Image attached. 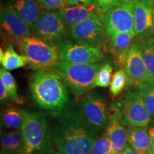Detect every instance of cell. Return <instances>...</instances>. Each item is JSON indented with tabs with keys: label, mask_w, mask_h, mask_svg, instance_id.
Instances as JSON below:
<instances>
[{
	"label": "cell",
	"mask_w": 154,
	"mask_h": 154,
	"mask_svg": "<svg viewBox=\"0 0 154 154\" xmlns=\"http://www.w3.org/2000/svg\"><path fill=\"white\" fill-rule=\"evenodd\" d=\"M51 131L58 149L66 154H90L96 139V131L75 103L56 116Z\"/></svg>",
	"instance_id": "cell-1"
},
{
	"label": "cell",
	"mask_w": 154,
	"mask_h": 154,
	"mask_svg": "<svg viewBox=\"0 0 154 154\" xmlns=\"http://www.w3.org/2000/svg\"><path fill=\"white\" fill-rule=\"evenodd\" d=\"M32 99L40 109L57 116L69 105V94L61 77L51 70H38L30 74Z\"/></svg>",
	"instance_id": "cell-2"
},
{
	"label": "cell",
	"mask_w": 154,
	"mask_h": 154,
	"mask_svg": "<svg viewBox=\"0 0 154 154\" xmlns=\"http://www.w3.org/2000/svg\"><path fill=\"white\" fill-rule=\"evenodd\" d=\"M24 149L21 154H42L52 143V131L43 113L24 109V121L21 128Z\"/></svg>",
	"instance_id": "cell-3"
},
{
	"label": "cell",
	"mask_w": 154,
	"mask_h": 154,
	"mask_svg": "<svg viewBox=\"0 0 154 154\" xmlns=\"http://www.w3.org/2000/svg\"><path fill=\"white\" fill-rule=\"evenodd\" d=\"M101 65L96 63H73L59 60L50 70L61 77L76 96L87 93L94 87V82Z\"/></svg>",
	"instance_id": "cell-4"
},
{
	"label": "cell",
	"mask_w": 154,
	"mask_h": 154,
	"mask_svg": "<svg viewBox=\"0 0 154 154\" xmlns=\"http://www.w3.org/2000/svg\"><path fill=\"white\" fill-rule=\"evenodd\" d=\"M22 55L25 57L29 67L34 70L51 69L60 60L57 46L47 43L34 36L24 38L16 42Z\"/></svg>",
	"instance_id": "cell-5"
},
{
	"label": "cell",
	"mask_w": 154,
	"mask_h": 154,
	"mask_svg": "<svg viewBox=\"0 0 154 154\" xmlns=\"http://www.w3.org/2000/svg\"><path fill=\"white\" fill-rule=\"evenodd\" d=\"M134 8V1L122 0L105 13L103 21L109 37L121 33H129L136 36Z\"/></svg>",
	"instance_id": "cell-6"
},
{
	"label": "cell",
	"mask_w": 154,
	"mask_h": 154,
	"mask_svg": "<svg viewBox=\"0 0 154 154\" xmlns=\"http://www.w3.org/2000/svg\"><path fill=\"white\" fill-rule=\"evenodd\" d=\"M67 28L60 11L44 10L32 28V34L47 43L57 46L65 40Z\"/></svg>",
	"instance_id": "cell-7"
},
{
	"label": "cell",
	"mask_w": 154,
	"mask_h": 154,
	"mask_svg": "<svg viewBox=\"0 0 154 154\" xmlns=\"http://www.w3.org/2000/svg\"><path fill=\"white\" fill-rule=\"evenodd\" d=\"M121 103L123 121L125 125L138 127L149 126L151 122V115L144 104L139 89L131 88L127 91Z\"/></svg>",
	"instance_id": "cell-8"
},
{
	"label": "cell",
	"mask_w": 154,
	"mask_h": 154,
	"mask_svg": "<svg viewBox=\"0 0 154 154\" xmlns=\"http://www.w3.org/2000/svg\"><path fill=\"white\" fill-rule=\"evenodd\" d=\"M59 59L73 63H96L105 59L101 48L65 39L57 46Z\"/></svg>",
	"instance_id": "cell-9"
},
{
	"label": "cell",
	"mask_w": 154,
	"mask_h": 154,
	"mask_svg": "<svg viewBox=\"0 0 154 154\" xmlns=\"http://www.w3.org/2000/svg\"><path fill=\"white\" fill-rule=\"evenodd\" d=\"M70 31L72 38L77 43L99 48L103 47L106 36H108L103 17L99 15L75 25Z\"/></svg>",
	"instance_id": "cell-10"
},
{
	"label": "cell",
	"mask_w": 154,
	"mask_h": 154,
	"mask_svg": "<svg viewBox=\"0 0 154 154\" xmlns=\"http://www.w3.org/2000/svg\"><path fill=\"white\" fill-rule=\"evenodd\" d=\"M122 118L121 103H113L108 113V124L105 135L112 143L113 154H121L128 141V130Z\"/></svg>",
	"instance_id": "cell-11"
},
{
	"label": "cell",
	"mask_w": 154,
	"mask_h": 154,
	"mask_svg": "<svg viewBox=\"0 0 154 154\" xmlns=\"http://www.w3.org/2000/svg\"><path fill=\"white\" fill-rule=\"evenodd\" d=\"M81 111L96 133L101 132L108 121L106 101L98 94L86 96L80 103Z\"/></svg>",
	"instance_id": "cell-12"
},
{
	"label": "cell",
	"mask_w": 154,
	"mask_h": 154,
	"mask_svg": "<svg viewBox=\"0 0 154 154\" xmlns=\"http://www.w3.org/2000/svg\"><path fill=\"white\" fill-rule=\"evenodd\" d=\"M124 69L129 79L130 84L139 86L144 83L154 81L150 76L142 57L138 40L133 41L131 45L125 62Z\"/></svg>",
	"instance_id": "cell-13"
},
{
	"label": "cell",
	"mask_w": 154,
	"mask_h": 154,
	"mask_svg": "<svg viewBox=\"0 0 154 154\" xmlns=\"http://www.w3.org/2000/svg\"><path fill=\"white\" fill-rule=\"evenodd\" d=\"M0 24L3 33L15 43L32 34V28L8 5L1 7Z\"/></svg>",
	"instance_id": "cell-14"
},
{
	"label": "cell",
	"mask_w": 154,
	"mask_h": 154,
	"mask_svg": "<svg viewBox=\"0 0 154 154\" xmlns=\"http://www.w3.org/2000/svg\"><path fill=\"white\" fill-rule=\"evenodd\" d=\"M134 20L136 36L142 38L153 34V2L141 0L135 3Z\"/></svg>",
	"instance_id": "cell-15"
},
{
	"label": "cell",
	"mask_w": 154,
	"mask_h": 154,
	"mask_svg": "<svg viewBox=\"0 0 154 154\" xmlns=\"http://www.w3.org/2000/svg\"><path fill=\"white\" fill-rule=\"evenodd\" d=\"M8 5L32 28V30L43 11L38 0H8Z\"/></svg>",
	"instance_id": "cell-16"
},
{
	"label": "cell",
	"mask_w": 154,
	"mask_h": 154,
	"mask_svg": "<svg viewBox=\"0 0 154 154\" xmlns=\"http://www.w3.org/2000/svg\"><path fill=\"white\" fill-rule=\"evenodd\" d=\"M134 35L129 33H121L109 36V48L113 60L117 66L124 67L128 50Z\"/></svg>",
	"instance_id": "cell-17"
},
{
	"label": "cell",
	"mask_w": 154,
	"mask_h": 154,
	"mask_svg": "<svg viewBox=\"0 0 154 154\" xmlns=\"http://www.w3.org/2000/svg\"><path fill=\"white\" fill-rule=\"evenodd\" d=\"M97 7H85V6H67L61 9L60 14L66 23L67 27L72 28L75 25L84 22L91 17L98 16L99 11Z\"/></svg>",
	"instance_id": "cell-18"
},
{
	"label": "cell",
	"mask_w": 154,
	"mask_h": 154,
	"mask_svg": "<svg viewBox=\"0 0 154 154\" xmlns=\"http://www.w3.org/2000/svg\"><path fill=\"white\" fill-rule=\"evenodd\" d=\"M24 140L21 129L3 131L1 135V154H21Z\"/></svg>",
	"instance_id": "cell-19"
},
{
	"label": "cell",
	"mask_w": 154,
	"mask_h": 154,
	"mask_svg": "<svg viewBox=\"0 0 154 154\" xmlns=\"http://www.w3.org/2000/svg\"><path fill=\"white\" fill-rule=\"evenodd\" d=\"M128 142L134 149L144 154H153L146 127L131 126L128 128Z\"/></svg>",
	"instance_id": "cell-20"
},
{
	"label": "cell",
	"mask_w": 154,
	"mask_h": 154,
	"mask_svg": "<svg viewBox=\"0 0 154 154\" xmlns=\"http://www.w3.org/2000/svg\"><path fill=\"white\" fill-rule=\"evenodd\" d=\"M0 62L2 67L7 71L22 68L28 64V61L23 55L19 54L11 44H7L5 51L0 49Z\"/></svg>",
	"instance_id": "cell-21"
},
{
	"label": "cell",
	"mask_w": 154,
	"mask_h": 154,
	"mask_svg": "<svg viewBox=\"0 0 154 154\" xmlns=\"http://www.w3.org/2000/svg\"><path fill=\"white\" fill-rule=\"evenodd\" d=\"M24 121V109L15 106L5 109L1 116V125L6 128L21 129Z\"/></svg>",
	"instance_id": "cell-22"
},
{
	"label": "cell",
	"mask_w": 154,
	"mask_h": 154,
	"mask_svg": "<svg viewBox=\"0 0 154 154\" xmlns=\"http://www.w3.org/2000/svg\"><path fill=\"white\" fill-rule=\"evenodd\" d=\"M139 47L150 76L154 80V34L140 38Z\"/></svg>",
	"instance_id": "cell-23"
},
{
	"label": "cell",
	"mask_w": 154,
	"mask_h": 154,
	"mask_svg": "<svg viewBox=\"0 0 154 154\" xmlns=\"http://www.w3.org/2000/svg\"><path fill=\"white\" fill-rule=\"evenodd\" d=\"M127 84H130L129 79L125 70L119 69L114 73L110 84V91L113 96L119 95Z\"/></svg>",
	"instance_id": "cell-24"
},
{
	"label": "cell",
	"mask_w": 154,
	"mask_h": 154,
	"mask_svg": "<svg viewBox=\"0 0 154 154\" xmlns=\"http://www.w3.org/2000/svg\"><path fill=\"white\" fill-rule=\"evenodd\" d=\"M138 88L146 109L150 115L154 117V81L140 84Z\"/></svg>",
	"instance_id": "cell-25"
},
{
	"label": "cell",
	"mask_w": 154,
	"mask_h": 154,
	"mask_svg": "<svg viewBox=\"0 0 154 154\" xmlns=\"http://www.w3.org/2000/svg\"><path fill=\"white\" fill-rule=\"evenodd\" d=\"M0 79L5 83L7 91H8L9 98L13 101L21 103V99H19L17 94V84L14 76L9 73V71L4 68L0 69Z\"/></svg>",
	"instance_id": "cell-26"
},
{
	"label": "cell",
	"mask_w": 154,
	"mask_h": 154,
	"mask_svg": "<svg viewBox=\"0 0 154 154\" xmlns=\"http://www.w3.org/2000/svg\"><path fill=\"white\" fill-rule=\"evenodd\" d=\"M113 67L110 63H105L100 67L96 74L95 82H94V87L105 88L110 86L111 80H112Z\"/></svg>",
	"instance_id": "cell-27"
},
{
	"label": "cell",
	"mask_w": 154,
	"mask_h": 154,
	"mask_svg": "<svg viewBox=\"0 0 154 154\" xmlns=\"http://www.w3.org/2000/svg\"><path fill=\"white\" fill-rule=\"evenodd\" d=\"M90 154H113L112 143L110 139L106 135L96 139Z\"/></svg>",
	"instance_id": "cell-28"
},
{
	"label": "cell",
	"mask_w": 154,
	"mask_h": 154,
	"mask_svg": "<svg viewBox=\"0 0 154 154\" xmlns=\"http://www.w3.org/2000/svg\"><path fill=\"white\" fill-rule=\"evenodd\" d=\"M67 0H38L45 11H59L66 7Z\"/></svg>",
	"instance_id": "cell-29"
},
{
	"label": "cell",
	"mask_w": 154,
	"mask_h": 154,
	"mask_svg": "<svg viewBox=\"0 0 154 154\" xmlns=\"http://www.w3.org/2000/svg\"><path fill=\"white\" fill-rule=\"evenodd\" d=\"M122 0H96V5L101 13H105L113 7L117 5Z\"/></svg>",
	"instance_id": "cell-30"
},
{
	"label": "cell",
	"mask_w": 154,
	"mask_h": 154,
	"mask_svg": "<svg viewBox=\"0 0 154 154\" xmlns=\"http://www.w3.org/2000/svg\"><path fill=\"white\" fill-rule=\"evenodd\" d=\"M85 6V7H94L96 6V0H67V6Z\"/></svg>",
	"instance_id": "cell-31"
},
{
	"label": "cell",
	"mask_w": 154,
	"mask_h": 154,
	"mask_svg": "<svg viewBox=\"0 0 154 154\" xmlns=\"http://www.w3.org/2000/svg\"><path fill=\"white\" fill-rule=\"evenodd\" d=\"M9 99H10V98H9L7 87H6L3 81L0 79V99H1V102L4 103Z\"/></svg>",
	"instance_id": "cell-32"
},
{
	"label": "cell",
	"mask_w": 154,
	"mask_h": 154,
	"mask_svg": "<svg viewBox=\"0 0 154 154\" xmlns=\"http://www.w3.org/2000/svg\"><path fill=\"white\" fill-rule=\"evenodd\" d=\"M148 133H149L150 138V143H151V149L152 153L154 154V126H148Z\"/></svg>",
	"instance_id": "cell-33"
},
{
	"label": "cell",
	"mask_w": 154,
	"mask_h": 154,
	"mask_svg": "<svg viewBox=\"0 0 154 154\" xmlns=\"http://www.w3.org/2000/svg\"><path fill=\"white\" fill-rule=\"evenodd\" d=\"M121 154H144L141 152L137 151V150L134 149L132 146L126 145V148L124 150V151L121 153Z\"/></svg>",
	"instance_id": "cell-34"
},
{
	"label": "cell",
	"mask_w": 154,
	"mask_h": 154,
	"mask_svg": "<svg viewBox=\"0 0 154 154\" xmlns=\"http://www.w3.org/2000/svg\"><path fill=\"white\" fill-rule=\"evenodd\" d=\"M42 154H66L64 153L63 152L61 151H46L44 153H42Z\"/></svg>",
	"instance_id": "cell-35"
},
{
	"label": "cell",
	"mask_w": 154,
	"mask_h": 154,
	"mask_svg": "<svg viewBox=\"0 0 154 154\" xmlns=\"http://www.w3.org/2000/svg\"><path fill=\"white\" fill-rule=\"evenodd\" d=\"M132 1H134L135 3L136 2H139V1H141V0H132Z\"/></svg>",
	"instance_id": "cell-36"
},
{
	"label": "cell",
	"mask_w": 154,
	"mask_h": 154,
	"mask_svg": "<svg viewBox=\"0 0 154 154\" xmlns=\"http://www.w3.org/2000/svg\"><path fill=\"white\" fill-rule=\"evenodd\" d=\"M153 16H154V6H153Z\"/></svg>",
	"instance_id": "cell-37"
},
{
	"label": "cell",
	"mask_w": 154,
	"mask_h": 154,
	"mask_svg": "<svg viewBox=\"0 0 154 154\" xmlns=\"http://www.w3.org/2000/svg\"><path fill=\"white\" fill-rule=\"evenodd\" d=\"M152 1H153V2H154V0H152Z\"/></svg>",
	"instance_id": "cell-38"
}]
</instances>
